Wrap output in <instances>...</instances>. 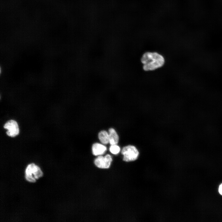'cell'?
Returning a JSON list of instances; mask_svg holds the SVG:
<instances>
[{"instance_id": "6da1fadb", "label": "cell", "mask_w": 222, "mask_h": 222, "mask_svg": "<svg viewBox=\"0 0 222 222\" xmlns=\"http://www.w3.org/2000/svg\"><path fill=\"white\" fill-rule=\"evenodd\" d=\"M141 61L145 71L154 70L162 67L165 60L162 56L156 52H147L142 55Z\"/></svg>"}, {"instance_id": "7a4b0ae2", "label": "cell", "mask_w": 222, "mask_h": 222, "mask_svg": "<svg viewBox=\"0 0 222 222\" xmlns=\"http://www.w3.org/2000/svg\"><path fill=\"white\" fill-rule=\"evenodd\" d=\"M43 173L41 169L34 163L28 165L25 171V178L28 181L35 183L36 179L42 177Z\"/></svg>"}, {"instance_id": "3957f363", "label": "cell", "mask_w": 222, "mask_h": 222, "mask_svg": "<svg viewBox=\"0 0 222 222\" xmlns=\"http://www.w3.org/2000/svg\"><path fill=\"white\" fill-rule=\"evenodd\" d=\"M121 154L123 156V160L126 162H129L137 159L139 153L135 146L129 145L123 148Z\"/></svg>"}, {"instance_id": "277c9868", "label": "cell", "mask_w": 222, "mask_h": 222, "mask_svg": "<svg viewBox=\"0 0 222 222\" xmlns=\"http://www.w3.org/2000/svg\"><path fill=\"white\" fill-rule=\"evenodd\" d=\"M112 161L111 156L107 154L105 156L99 155L95 159L94 163L97 167L102 169H108Z\"/></svg>"}, {"instance_id": "5b68a950", "label": "cell", "mask_w": 222, "mask_h": 222, "mask_svg": "<svg viewBox=\"0 0 222 222\" xmlns=\"http://www.w3.org/2000/svg\"><path fill=\"white\" fill-rule=\"evenodd\" d=\"M4 127L7 130L6 133L9 136L14 137L19 133L18 123L14 120H11L8 121L4 125Z\"/></svg>"}, {"instance_id": "8992f818", "label": "cell", "mask_w": 222, "mask_h": 222, "mask_svg": "<svg viewBox=\"0 0 222 222\" xmlns=\"http://www.w3.org/2000/svg\"><path fill=\"white\" fill-rule=\"evenodd\" d=\"M106 150V147L104 145L99 143H95L92 146V153L95 156L103 154Z\"/></svg>"}, {"instance_id": "52a82bcc", "label": "cell", "mask_w": 222, "mask_h": 222, "mask_svg": "<svg viewBox=\"0 0 222 222\" xmlns=\"http://www.w3.org/2000/svg\"><path fill=\"white\" fill-rule=\"evenodd\" d=\"M109 143L111 145L117 144L119 141V136L115 130L113 128L109 129Z\"/></svg>"}, {"instance_id": "ba28073f", "label": "cell", "mask_w": 222, "mask_h": 222, "mask_svg": "<svg viewBox=\"0 0 222 222\" xmlns=\"http://www.w3.org/2000/svg\"><path fill=\"white\" fill-rule=\"evenodd\" d=\"M99 140L103 144H107L109 143V133L105 130H102L99 132L98 134Z\"/></svg>"}, {"instance_id": "9c48e42d", "label": "cell", "mask_w": 222, "mask_h": 222, "mask_svg": "<svg viewBox=\"0 0 222 222\" xmlns=\"http://www.w3.org/2000/svg\"><path fill=\"white\" fill-rule=\"evenodd\" d=\"M109 150L112 154H117L120 151V148L117 144L111 145L109 148Z\"/></svg>"}, {"instance_id": "30bf717a", "label": "cell", "mask_w": 222, "mask_h": 222, "mask_svg": "<svg viewBox=\"0 0 222 222\" xmlns=\"http://www.w3.org/2000/svg\"><path fill=\"white\" fill-rule=\"evenodd\" d=\"M219 191L220 193L222 195V183L220 185L219 188Z\"/></svg>"}]
</instances>
